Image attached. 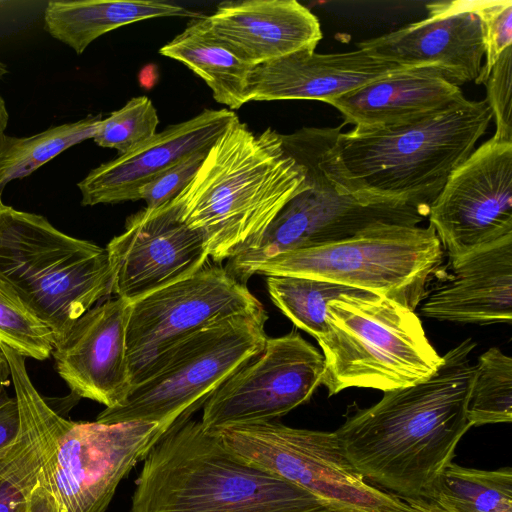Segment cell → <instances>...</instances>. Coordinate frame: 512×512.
<instances>
[{
  "mask_svg": "<svg viewBox=\"0 0 512 512\" xmlns=\"http://www.w3.org/2000/svg\"><path fill=\"white\" fill-rule=\"evenodd\" d=\"M475 345L463 340L428 379L384 392L334 431L349 462L370 484L403 499L421 498L452 463L472 427L466 407Z\"/></svg>",
  "mask_w": 512,
  "mask_h": 512,
  "instance_id": "1",
  "label": "cell"
},
{
  "mask_svg": "<svg viewBox=\"0 0 512 512\" xmlns=\"http://www.w3.org/2000/svg\"><path fill=\"white\" fill-rule=\"evenodd\" d=\"M492 112L465 97L395 125L315 128L319 161L335 186L365 203L430 208L452 172L475 150Z\"/></svg>",
  "mask_w": 512,
  "mask_h": 512,
  "instance_id": "2",
  "label": "cell"
},
{
  "mask_svg": "<svg viewBox=\"0 0 512 512\" xmlns=\"http://www.w3.org/2000/svg\"><path fill=\"white\" fill-rule=\"evenodd\" d=\"M308 188L280 133L255 134L237 117L171 203L220 264L253 247L284 205Z\"/></svg>",
  "mask_w": 512,
  "mask_h": 512,
  "instance_id": "3",
  "label": "cell"
},
{
  "mask_svg": "<svg viewBox=\"0 0 512 512\" xmlns=\"http://www.w3.org/2000/svg\"><path fill=\"white\" fill-rule=\"evenodd\" d=\"M130 512H329L297 486L240 459L200 421L174 424L151 448Z\"/></svg>",
  "mask_w": 512,
  "mask_h": 512,
  "instance_id": "4",
  "label": "cell"
},
{
  "mask_svg": "<svg viewBox=\"0 0 512 512\" xmlns=\"http://www.w3.org/2000/svg\"><path fill=\"white\" fill-rule=\"evenodd\" d=\"M0 275L52 331L54 342L111 294L105 248L55 228L45 217L0 206Z\"/></svg>",
  "mask_w": 512,
  "mask_h": 512,
  "instance_id": "5",
  "label": "cell"
},
{
  "mask_svg": "<svg viewBox=\"0 0 512 512\" xmlns=\"http://www.w3.org/2000/svg\"><path fill=\"white\" fill-rule=\"evenodd\" d=\"M322 384L332 396L351 388L383 392L432 376L440 356L415 311L373 292L344 296L328 304Z\"/></svg>",
  "mask_w": 512,
  "mask_h": 512,
  "instance_id": "6",
  "label": "cell"
},
{
  "mask_svg": "<svg viewBox=\"0 0 512 512\" xmlns=\"http://www.w3.org/2000/svg\"><path fill=\"white\" fill-rule=\"evenodd\" d=\"M444 258L432 226L389 225L353 238L281 253L241 270L254 274L321 279L385 296L415 311Z\"/></svg>",
  "mask_w": 512,
  "mask_h": 512,
  "instance_id": "7",
  "label": "cell"
},
{
  "mask_svg": "<svg viewBox=\"0 0 512 512\" xmlns=\"http://www.w3.org/2000/svg\"><path fill=\"white\" fill-rule=\"evenodd\" d=\"M268 315H237L181 339L151 364L117 406L96 421L158 423L171 428L204 405L210 395L258 353L268 336Z\"/></svg>",
  "mask_w": 512,
  "mask_h": 512,
  "instance_id": "8",
  "label": "cell"
},
{
  "mask_svg": "<svg viewBox=\"0 0 512 512\" xmlns=\"http://www.w3.org/2000/svg\"><path fill=\"white\" fill-rule=\"evenodd\" d=\"M280 137L309 188L284 205L253 247L229 260L226 269L234 277L281 253L344 241L383 226H418L428 218L426 207L365 203L339 190L320 164L311 127Z\"/></svg>",
  "mask_w": 512,
  "mask_h": 512,
  "instance_id": "9",
  "label": "cell"
},
{
  "mask_svg": "<svg viewBox=\"0 0 512 512\" xmlns=\"http://www.w3.org/2000/svg\"><path fill=\"white\" fill-rule=\"evenodd\" d=\"M216 433L240 459L304 490L329 512H418L405 499L370 484L349 462L334 432L269 421Z\"/></svg>",
  "mask_w": 512,
  "mask_h": 512,
  "instance_id": "10",
  "label": "cell"
},
{
  "mask_svg": "<svg viewBox=\"0 0 512 512\" xmlns=\"http://www.w3.org/2000/svg\"><path fill=\"white\" fill-rule=\"evenodd\" d=\"M237 315H267L245 283L209 261L195 274L133 303L126 330L132 385L175 343Z\"/></svg>",
  "mask_w": 512,
  "mask_h": 512,
  "instance_id": "11",
  "label": "cell"
},
{
  "mask_svg": "<svg viewBox=\"0 0 512 512\" xmlns=\"http://www.w3.org/2000/svg\"><path fill=\"white\" fill-rule=\"evenodd\" d=\"M170 428L62 418L45 481L60 512H105L119 483Z\"/></svg>",
  "mask_w": 512,
  "mask_h": 512,
  "instance_id": "12",
  "label": "cell"
},
{
  "mask_svg": "<svg viewBox=\"0 0 512 512\" xmlns=\"http://www.w3.org/2000/svg\"><path fill=\"white\" fill-rule=\"evenodd\" d=\"M325 360L298 332L268 337L263 348L206 400L205 430L277 421L310 400L322 384Z\"/></svg>",
  "mask_w": 512,
  "mask_h": 512,
  "instance_id": "13",
  "label": "cell"
},
{
  "mask_svg": "<svg viewBox=\"0 0 512 512\" xmlns=\"http://www.w3.org/2000/svg\"><path fill=\"white\" fill-rule=\"evenodd\" d=\"M449 260L512 234V141L490 138L458 166L430 206Z\"/></svg>",
  "mask_w": 512,
  "mask_h": 512,
  "instance_id": "14",
  "label": "cell"
},
{
  "mask_svg": "<svg viewBox=\"0 0 512 512\" xmlns=\"http://www.w3.org/2000/svg\"><path fill=\"white\" fill-rule=\"evenodd\" d=\"M105 249L111 293L130 303L192 276L209 261L203 236L181 220L171 201L131 215Z\"/></svg>",
  "mask_w": 512,
  "mask_h": 512,
  "instance_id": "15",
  "label": "cell"
},
{
  "mask_svg": "<svg viewBox=\"0 0 512 512\" xmlns=\"http://www.w3.org/2000/svg\"><path fill=\"white\" fill-rule=\"evenodd\" d=\"M477 4L429 3L426 19L360 42L358 48L402 67H435L457 86L476 83L484 57Z\"/></svg>",
  "mask_w": 512,
  "mask_h": 512,
  "instance_id": "16",
  "label": "cell"
},
{
  "mask_svg": "<svg viewBox=\"0 0 512 512\" xmlns=\"http://www.w3.org/2000/svg\"><path fill=\"white\" fill-rule=\"evenodd\" d=\"M130 309L131 303L121 298L107 300L86 311L54 342L51 355L57 372L75 396L111 408L128 395Z\"/></svg>",
  "mask_w": 512,
  "mask_h": 512,
  "instance_id": "17",
  "label": "cell"
},
{
  "mask_svg": "<svg viewBox=\"0 0 512 512\" xmlns=\"http://www.w3.org/2000/svg\"><path fill=\"white\" fill-rule=\"evenodd\" d=\"M238 116L206 109L171 125L135 150L91 170L78 182L83 206L138 200V190L186 156L210 149Z\"/></svg>",
  "mask_w": 512,
  "mask_h": 512,
  "instance_id": "18",
  "label": "cell"
},
{
  "mask_svg": "<svg viewBox=\"0 0 512 512\" xmlns=\"http://www.w3.org/2000/svg\"><path fill=\"white\" fill-rule=\"evenodd\" d=\"M420 312L442 321L495 324L512 320V234L450 260V273L423 298Z\"/></svg>",
  "mask_w": 512,
  "mask_h": 512,
  "instance_id": "19",
  "label": "cell"
},
{
  "mask_svg": "<svg viewBox=\"0 0 512 512\" xmlns=\"http://www.w3.org/2000/svg\"><path fill=\"white\" fill-rule=\"evenodd\" d=\"M202 21L218 41L253 67L315 50L322 39L319 20L296 0L223 2Z\"/></svg>",
  "mask_w": 512,
  "mask_h": 512,
  "instance_id": "20",
  "label": "cell"
},
{
  "mask_svg": "<svg viewBox=\"0 0 512 512\" xmlns=\"http://www.w3.org/2000/svg\"><path fill=\"white\" fill-rule=\"evenodd\" d=\"M401 68L359 48L330 54L298 51L253 67L248 101L300 99L328 104Z\"/></svg>",
  "mask_w": 512,
  "mask_h": 512,
  "instance_id": "21",
  "label": "cell"
},
{
  "mask_svg": "<svg viewBox=\"0 0 512 512\" xmlns=\"http://www.w3.org/2000/svg\"><path fill=\"white\" fill-rule=\"evenodd\" d=\"M11 370L20 413V433L0 457V512H24L55 449L62 420L42 398L26 370L25 357L1 344Z\"/></svg>",
  "mask_w": 512,
  "mask_h": 512,
  "instance_id": "22",
  "label": "cell"
},
{
  "mask_svg": "<svg viewBox=\"0 0 512 512\" xmlns=\"http://www.w3.org/2000/svg\"><path fill=\"white\" fill-rule=\"evenodd\" d=\"M459 86L435 67H404L328 104L345 124L359 128L409 122L463 98Z\"/></svg>",
  "mask_w": 512,
  "mask_h": 512,
  "instance_id": "23",
  "label": "cell"
},
{
  "mask_svg": "<svg viewBox=\"0 0 512 512\" xmlns=\"http://www.w3.org/2000/svg\"><path fill=\"white\" fill-rule=\"evenodd\" d=\"M171 16L201 17L180 5L157 0H63L48 2L44 29L81 55L94 40L121 26Z\"/></svg>",
  "mask_w": 512,
  "mask_h": 512,
  "instance_id": "24",
  "label": "cell"
},
{
  "mask_svg": "<svg viewBox=\"0 0 512 512\" xmlns=\"http://www.w3.org/2000/svg\"><path fill=\"white\" fill-rule=\"evenodd\" d=\"M159 52L184 64L204 80L218 103L235 110L249 102L248 84L253 66L218 41L202 16L192 20Z\"/></svg>",
  "mask_w": 512,
  "mask_h": 512,
  "instance_id": "25",
  "label": "cell"
},
{
  "mask_svg": "<svg viewBox=\"0 0 512 512\" xmlns=\"http://www.w3.org/2000/svg\"><path fill=\"white\" fill-rule=\"evenodd\" d=\"M421 498L445 512H512V470H480L452 462Z\"/></svg>",
  "mask_w": 512,
  "mask_h": 512,
  "instance_id": "26",
  "label": "cell"
},
{
  "mask_svg": "<svg viewBox=\"0 0 512 512\" xmlns=\"http://www.w3.org/2000/svg\"><path fill=\"white\" fill-rule=\"evenodd\" d=\"M101 120V115H89L29 137L4 134L0 140V191L11 181L29 176L70 147L93 139Z\"/></svg>",
  "mask_w": 512,
  "mask_h": 512,
  "instance_id": "27",
  "label": "cell"
},
{
  "mask_svg": "<svg viewBox=\"0 0 512 512\" xmlns=\"http://www.w3.org/2000/svg\"><path fill=\"white\" fill-rule=\"evenodd\" d=\"M267 289L274 305L292 323L320 339L327 332L328 304L344 296H359L369 291L339 283L299 276H267Z\"/></svg>",
  "mask_w": 512,
  "mask_h": 512,
  "instance_id": "28",
  "label": "cell"
},
{
  "mask_svg": "<svg viewBox=\"0 0 512 512\" xmlns=\"http://www.w3.org/2000/svg\"><path fill=\"white\" fill-rule=\"evenodd\" d=\"M467 418L473 426L512 421V358L492 347L474 364Z\"/></svg>",
  "mask_w": 512,
  "mask_h": 512,
  "instance_id": "29",
  "label": "cell"
},
{
  "mask_svg": "<svg viewBox=\"0 0 512 512\" xmlns=\"http://www.w3.org/2000/svg\"><path fill=\"white\" fill-rule=\"evenodd\" d=\"M0 343L23 357H50L54 336L26 305L15 289L0 275Z\"/></svg>",
  "mask_w": 512,
  "mask_h": 512,
  "instance_id": "30",
  "label": "cell"
},
{
  "mask_svg": "<svg viewBox=\"0 0 512 512\" xmlns=\"http://www.w3.org/2000/svg\"><path fill=\"white\" fill-rule=\"evenodd\" d=\"M158 124L152 101L146 96H138L102 119L93 140L98 146L116 149L122 155L150 140L156 134Z\"/></svg>",
  "mask_w": 512,
  "mask_h": 512,
  "instance_id": "31",
  "label": "cell"
},
{
  "mask_svg": "<svg viewBox=\"0 0 512 512\" xmlns=\"http://www.w3.org/2000/svg\"><path fill=\"white\" fill-rule=\"evenodd\" d=\"M476 13L485 56L476 84H484L501 53L512 46V1H478Z\"/></svg>",
  "mask_w": 512,
  "mask_h": 512,
  "instance_id": "32",
  "label": "cell"
},
{
  "mask_svg": "<svg viewBox=\"0 0 512 512\" xmlns=\"http://www.w3.org/2000/svg\"><path fill=\"white\" fill-rule=\"evenodd\" d=\"M484 85L496 123L494 137L512 141V46L501 53Z\"/></svg>",
  "mask_w": 512,
  "mask_h": 512,
  "instance_id": "33",
  "label": "cell"
},
{
  "mask_svg": "<svg viewBox=\"0 0 512 512\" xmlns=\"http://www.w3.org/2000/svg\"><path fill=\"white\" fill-rule=\"evenodd\" d=\"M208 150L186 156L143 185L138 190V200H144L147 208H156L170 202L193 178Z\"/></svg>",
  "mask_w": 512,
  "mask_h": 512,
  "instance_id": "34",
  "label": "cell"
},
{
  "mask_svg": "<svg viewBox=\"0 0 512 512\" xmlns=\"http://www.w3.org/2000/svg\"><path fill=\"white\" fill-rule=\"evenodd\" d=\"M20 427L17 399L7 392L6 386L0 385V457L15 443Z\"/></svg>",
  "mask_w": 512,
  "mask_h": 512,
  "instance_id": "35",
  "label": "cell"
},
{
  "mask_svg": "<svg viewBox=\"0 0 512 512\" xmlns=\"http://www.w3.org/2000/svg\"><path fill=\"white\" fill-rule=\"evenodd\" d=\"M24 512H60L57 501L43 476L34 488Z\"/></svg>",
  "mask_w": 512,
  "mask_h": 512,
  "instance_id": "36",
  "label": "cell"
},
{
  "mask_svg": "<svg viewBox=\"0 0 512 512\" xmlns=\"http://www.w3.org/2000/svg\"><path fill=\"white\" fill-rule=\"evenodd\" d=\"M412 507H414L418 512H445L432 502L423 499H405Z\"/></svg>",
  "mask_w": 512,
  "mask_h": 512,
  "instance_id": "37",
  "label": "cell"
},
{
  "mask_svg": "<svg viewBox=\"0 0 512 512\" xmlns=\"http://www.w3.org/2000/svg\"><path fill=\"white\" fill-rule=\"evenodd\" d=\"M11 379V370L8 360L0 347V385L6 386Z\"/></svg>",
  "mask_w": 512,
  "mask_h": 512,
  "instance_id": "38",
  "label": "cell"
},
{
  "mask_svg": "<svg viewBox=\"0 0 512 512\" xmlns=\"http://www.w3.org/2000/svg\"><path fill=\"white\" fill-rule=\"evenodd\" d=\"M8 121H9V113L7 110V106H6L5 100L0 95V140H1L2 136L5 134V130L8 125ZM1 195H2V192L0 191V206L3 204Z\"/></svg>",
  "mask_w": 512,
  "mask_h": 512,
  "instance_id": "39",
  "label": "cell"
},
{
  "mask_svg": "<svg viewBox=\"0 0 512 512\" xmlns=\"http://www.w3.org/2000/svg\"><path fill=\"white\" fill-rule=\"evenodd\" d=\"M8 67L5 63L0 61V80L8 73Z\"/></svg>",
  "mask_w": 512,
  "mask_h": 512,
  "instance_id": "40",
  "label": "cell"
}]
</instances>
